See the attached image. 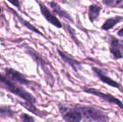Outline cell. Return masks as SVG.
Instances as JSON below:
<instances>
[{
	"mask_svg": "<svg viewBox=\"0 0 123 122\" xmlns=\"http://www.w3.org/2000/svg\"><path fill=\"white\" fill-rule=\"evenodd\" d=\"M59 111L66 122H81L82 116L76 107H71L64 104H59Z\"/></svg>",
	"mask_w": 123,
	"mask_h": 122,
	"instance_id": "3",
	"label": "cell"
},
{
	"mask_svg": "<svg viewBox=\"0 0 123 122\" xmlns=\"http://www.w3.org/2000/svg\"><path fill=\"white\" fill-rule=\"evenodd\" d=\"M39 5H40L41 13L43 15V17L45 18V19L51 24L54 25L55 27L58 28H61L63 26L62 23L53 14H52V12L46 7V6L43 3H39Z\"/></svg>",
	"mask_w": 123,
	"mask_h": 122,
	"instance_id": "6",
	"label": "cell"
},
{
	"mask_svg": "<svg viewBox=\"0 0 123 122\" xmlns=\"http://www.w3.org/2000/svg\"><path fill=\"white\" fill-rule=\"evenodd\" d=\"M123 17L122 16L115 17H112V18H109L104 23L102 28L104 30H110V29H112L117 23L121 22L123 21Z\"/></svg>",
	"mask_w": 123,
	"mask_h": 122,
	"instance_id": "12",
	"label": "cell"
},
{
	"mask_svg": "<svg viewBox=\"0 0 123 122\" xmlns=\"http://www.w3.org/2000/svg\"><path fill=\"white\" fill-rule=\"evenodd\" d=\"M19 118L22 122H35V119L32 116L25 113L21 114L19 115Z\"/></svg>",
	"mask_w": 123,
	"mask_h": 122,
	"instance_id": "18",
	"label": "cell"
},
{
	"mask_svg": "<svg viewBox=\"0 0 123 122\" xmlns=\"http://www.w3.org/2000/svg\"><path fill=\"white\" fill-rule=\"evenodd\" d=\"M123 0H102L104 4L110 7H117L123 5Z\"/></svg>",
	"mask_w": 123,
	"mask_h": 122,
	"instance_id": "17",
	"label": "cell"
},
{
	"mask_svg": "<svg viewBox=\"0 0 123 122\" xmlns=\"http://www.w3.org/2000/svg\"><path fill=\"white\" fill-rule=\"evenodd\" d=\"M123 28H121V29H120V31L118 32V34H119V35H120V37H122V36L123 35Z\"/></svg>",
	"mask_w": 123,
	"mask_h": 122,
	"instance_id": "20",
	"label": "cell"
},
{
	"mask_svg": "<svg viewBox=\"0 0 123 122\" xmlns=\"http://www.w3.org/2000/svg\"><path fill=\"white\" fill-rule=\"evenodd\" d=\"M50 7L52 8V9L53 10V12H55L57 14H58L61 17L63 18V19H68V21L70 22H74L73 19H72V17L65 10H63L59 4H58L56 2H50Z\"/></svg>",
	"mask_w": 123,
	"mask_h": 122,
	"instance_id": "10",
	"label": "cell"
},
{
	"mask_svg": "<svg viewBox=\"0 0 123 122\" xmlns=\"http://www.w3.org/2000/svg\"><path fill=\"white\" fill-rule=\"evenodd\" d=\"M0 84H1L4 86V88H5L9 92L19 96L22 99L25 100L26 102H29L33 104L36 103V99L32 94H30L29 92L25 91L23 88L17 86L14 82H12V81L10 80L9 78L1 73H0Z\"/></svg>",
	"mask_w": 123,
	"mask_h": 122,
	"instance_id": "1",
	"label": "cell"
},
{
	"mask_svg": "<svg viewBox=\"0 0 123 122\" xmlns=\"http://www.w3.org/2000/svg\"><path fill=\"white\" fill-rule=\"evenodd\" d=\"M58 54L61 57V59L66 63H68L69 65H71L76 71L81 70L82 66H81V63L78 61L77 60H76L75 58H74L72 56H71L70 55L67 54L66 52H63L60 50H58Z\"/></svg>",
	"mask_w": 123,
	"mask_h": 122,
	"instance_id": "9",
	"label": "cell"
},
{
	"mask_svg": "<svg viewBox=\"0 0 123 122\" xmlns=\"http://www.w3.org/2000/svg\"><path fill=\"white\" fill-rule=\"evenodd\" d=\"M15 112L9 106H0V115L7 117H13Z\"/></svg>",
	"mask_w": 123,
	"mask_h": 122,
	"instance_id": "16",
	"label": "cell"
},
{
	"mask_svg": "<svg viewBox=\"0 0 123 122\" xmlns=\"http://www.w3.org/2000/svg\"><path fill=\"white\" fill-rule=\"evenodd\" d=\"M83 91L85 93H90V94L94 95L96 96H98V97H99L100 99H103L104 101H105L107 102H109V103L112 104L117 105L121 109H123V104L122 101L120 100H119L118 99L114 97L111 94L104 93H102V92H101V91H98L97 89H94V88H83Z\"/></svg>",
	"mask_w": 123,
	"mask_h": 122,
	"instance_id": "4",
	"label": "cell"
},
{
	"mask_svg": "<svg viewBox=\"0 0 123 122\" xmlns=\"http://www.w3.org/2000/svg\"><path fill=\"white\" fill-rule=\"evenodd\" d=\"M123 42L114 37H111L110 40V52L115 59L123 58Z\"/></svg>",
	"mask_w": 123,
	"mask_h": 122,
	"instance_id": "8",
	"label": "cell"
},
{
	"mask_svg": "<svg viewBox=\"0 0 123 122\" xmlns=\"http://www.w3.org/2000/svg\"><path fill=\"white\" fill-rule=\"evenodd\" d=\"M102 7L97 4H92L89 8V17L91 22H94L99 15Z\"/></svg>",
	"mask_w": 123,
	"mask_h": 122,
	"instance_id": "15",
	"label": "cell"
},
{
	"mask_svg": "<svg viewBox=\"0 0 123 122\" xmlns=\"http://www.w3.org/2000/svg\"><path fill=\"white\" fill-rule=\"evenodd\" d=\"M9 2H10L12 4H13L14 6H17V8H20V3H19V0H7Z\"/></svg>",
	"mask_w": 123,
	"mask_h": 122,
	"instance_id": "19",
	"label": "cell"
},
{
	"mask_svg": "<svg viewBox=\"0 0 123 122\" xmlns=\"http://www.w3.org/2000/svg\"><path fill=\"white\" fill-rule=\"evenodd\" d=\"M10 10H11V12L14 14H15V16L18 18V19L21 22V23H22V24L23 25H25L27 29H29L30 30H31V31H32V32H35V33H37V34H40V35H43V33L40 32V31H39L38 30V29H37L35 26H33V25H32L30 22H28L27 21H26V20H25V19H23L17 12H16V11H14V9H12V8H10V7H8Z\"/></svg>",
	"mask_w": 123,
	"mask_h": 122,
	"instance_id": "14",
	"label": "cell"
},
{
	"mask_svg": "<svg viewBox=\"0 0 123 122\" xmlns=\"http://www.w3.org/2000/svg\"><path fill=\"white\" fill-rule=\"evenodd\" d=\"M5 73L7 78L21 85L28 86L30 83V81H28L23 74H22L21 73L17 71L13 68H5Z\"/></svg>",
	"mask_w": 123,
	"mask_h": 122,
	"instance_id": "5",
	"label": "cell"
},
{
	"mask_svg": "<svg viewBox=\"0 0 123 122\" xmlns=\"http://www.w3.org/2000/svg\"><path fill=\"white\" fill-rule=\"evenodd\" d=\"M19 104L22 105L24 108H25L27 111L33 113L34 114L40 116V117H45L47 115H48V112L46 111H40L38 109H37L34 105L33 104H31V103H29V102H19Z\"/></svg>",
	"mask_w": 123,
	"mask_h": 122,
	"instance_id": "11",
	"label": "cell"
},
{
	"mask_svg": "<svg viewBox=\"0 0 123 122\" xmlns=\"http://www.w3.org/2000/svg\"><path fill=\"white\" fill-rule=\"evenodd\" d=\"M87 122H108L109 117L102 111L90 106L79 104L75 106Z\"/></svg>",
	"mask_w": 123,
	"mask_h": 122,
	"instance_id": "2",
	"label": "cell"
},
{
	"mask_svg": "<svg viewBox=\"0 0 123 122\" xmlns=\"http://www.w3.org/2000/svg\"><path fill=\"white\" fill-rule=\"evenodd\" d=\"M27 52L30 56H32V57L33 58V59L35 60V62H36L38 65H41V67L44 68V70H45V72L47 69L45 68V66L48 65V63L45 60V59H44L40 55H39L37 52H36L35 50H33L32 49H30V48L29 50H27Z\"/></svg>",
	"mask_w": 123,
	"mask_h": 122,
	"instance_id": "13",
	"label": "cell"
},
{
	"mask_svg": "<svg viewBox=\"0 0 123 122\" xmlns=\"http://www.w3.org/2000/svg\"><path fill=\"white\" fill-rule=\"evenodd\" d=\"M1 12V6H0V12Z\"/></svg>",
	"mask_w": 123,
	"mask_h": 122,
	"instance_id": "21",
	"label": "cell"
},
{
	"mask_svg": "<svg viewBox=\"0 0 123 122\" xmlns=\"http://www.w3.org/2000/svg\"><path fill=\"white\" fill-rule=\"evenodd\" d=\"M92 70L93 72L97 75V76L105 83L112 86V87H114V88H118L121 91V86L120 85L116 82L115 81L112 80L111 78H110L109 76H107L101 69L98 68H96V67H93L92 68Z\"/></svg>",
	"mask_w": 123,
	"mask_h": 122,
	"instance_id": "7",
	"label": "cell"
}]
</instances>
